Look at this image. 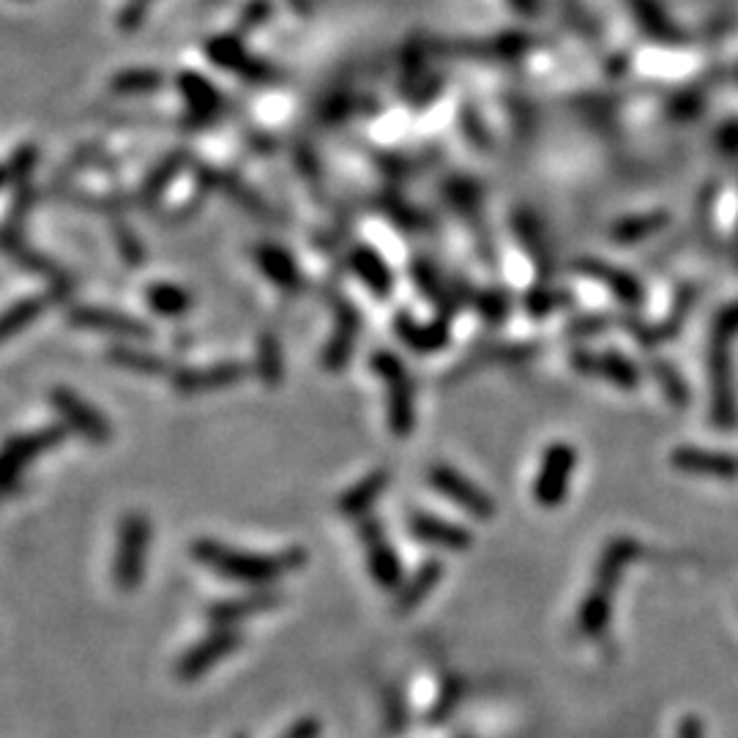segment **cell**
Instances as JSON below:
<instances>
[{
    "label": "cell",
    "instance_id": "cell-1",
    "mask_svg": "<svg viewBox=\"0 0 738 738\" xmlns=\"http://www.w3.org/2000/svg\"><path fill=\"white\" fill-rule=\"evenodd\" d=\"M192 555L200 566L211 569L224 580L241 583V586L265 588L282 580L291 572L304 569L306 553L301 547H291L282 553H246L235 547L220 545L214 539H198L192 545Z\"/></svg>",
    "mask_w": 738,
    "mask_h": 738
},
{
    "label": "cell",
    "instance_id": "cell-2",
    "mask_svg": "<svg viewBox=\"0 0 738 738\" xmlns=\"http://www.w3.org/2000/svg\"><path fill=\"white\" fill-rule=\"evenodd\" d=\"M637 555H640V545L631 536H613L605 545L594 572V586H590L580 605V613H577V629H580L583 637L596 640V637L605 635L613 616V594L621 586L624 575L635 564Z\"/></svg>",
    "mask_w": 738,
    "mask_h": 738
},
{
    "label": "cell",
    "instance_id": "cell-3",
    "mask_svg": "<svg viewBox=\"0 0 738 738\" xmlns=\"http://www.w3.org/2000/svg\"><path fill=\"white\" fill-rule=\"evenodd\" d=\"M738 334V304L719 312L711 332V351H708V364H711V418L717 427H736L738 407L734 392V336Z\"/></svg>",
    "mask_w": 738,
    "mask_h": 738
},
{
    "label": "cell",
    "instance_id": "cell-4",
    "mask_svg": "<svg viewBox=\"0 0 738 738\" xmlns=\"http://www.w3.org/2000/svg\"><path fill=\"white\" fill-rule=\"evenodd\" d=\"M148 547H151V523L143 512H129L118 525V547L112 558V580L118 590L132 594L140 588L148 566Z\"/></svg>",
    "mask_w": 738,
    "mask_h": 738
},
{
    "label": "cell",
    "instance_id": "cell-5",
    "mask_svg": "<svg viewBox=\"0 0 738 738\" xmlns=\"http://www.w3.org/2000/svg\"><path fill=\"white\" fill-rule=\"evenodd\" d=\"M372 370L386 383V405H388V427L394 438H407L416 424L413 413V383L405 364L394 353L377 351L372 356Z\"/></svg>",
    "mask_w": 738,
    "mask_h": 738
},
{
    "label": "cell",
    "instance_id": "cell-6",
    "mask_svg": "<svg viewBox=\"0 0 738 738\" xmlns=\"http://www.w3.org/2000/svg\"><path fill=\"white\" fill-rule=\"evenodd\" d=\"M577 468V448L566 441H555L545 448L539 474L534 482V501L545 509H555L566 501L572 474Z\"/></svg>",
    "mask_w": 738,
    "mask_h": 738
},
{
    "label": "cell",
    "instance_id": "cell-7",
    "mask_svg": "<svg viewBox=\"0 0 738 738\" xmlns=\"http://www.w3.org/2000/svg\"><path fill=\"white\" fill-rule=\"evenodd\" d=\"M427 482L433 484V489H438L443 498L452 501L454 506L468 512L476 519H493L495 517V501L487 493L468 479V476L459 474L452 465L435 463L427 471Z\"/></svg>",
    "mask_w": 738,
    "mask_h": 738
},
{
    "label": "cell",
    "instance_id": "cell-8",
    "mask_svg": "<svg viewBox=\"0 0 738 738\" xmlns=\"http://www.w3.org/2000/svg\"><path fill=\"white\" fill-rule=\"evenodd\" d=\"M358 534H362L364 542V555H367V566L372 580L377 583L383 590H397L403 586V558H400L397 550L388 542L386 530L377 519H362L358 525Z\"/></svg>",
    "mask_w": 738,
    "mask_h": 738
},
{
    "label": "cell",
    "instance_id": "cell-9",
    "mask_svg": "<svg viewBox=\"0 0 738 738\" xmlns=\"http://www.w3.org/2000/svg\"><path fill=\"white\" fill-rule=\"evenodd\" d=\"M241 635L235 627H214L209 637H203L200 643H194L192 648L179 659L175 665V676L181 681H198L214 665H220L222 659H228L230 654L239 651Z\"/></svg>",
    "mask_w": 738,
    "mask_h": 738
},
{
    "label": "cell",
    "instance_id": "cell-10",
    "mask_svg": "<svg viewBox=\"0 0 738 738\" xmlns=\"http://www.w3.org/2000/svg\"><path fill=\"white\" fill-rule=\"evenodd\" d=\"M63 438L61 429H39V433H28V435H17L0 448V495L9 493L17 482H20V474L39 457L44 454L47 448L55 446L58 441Z\"/></svg>",
    "mask_w": 738,
    "mask_h": 738
},
{
    "label": "cell",
    "instance_id": "cell-11",
    "mask_svg": "<svg viewBox=\"0 0 738 738\" xmlns=\"http://www.w3.org/2000/svg\"><path fill=\"white\" fill-rule=\"evenodd\" d=\"M407 530L418 545L438 547V550L448 553H465L474 545V534L468 528L446 523V519L427 515V512H413L411 519H407Z\"/></svg>",
    "mask_w": 738,
    "mask_h": 738
},
{
    "label": "cell",
    "instance_id": "cell-12",
    "mask_svg": "<svg viewBox=\"0 0 738 738\" xmlns=\"http://www.w3.org/2000/svg\"><path fill=\"white\" fill-rule=\"evenodd\" d=\"M670 465L676 471H684V474L708 476V479H719V482L738 479V457L725 452H711V448H700V446L673 448Z\"/></svg>",
    "mask_w": 738,
    "mask_h": 738
},
{
    "label": "cell",
    "instance_id": "cell-13",
    "mask_svg": "<svg viewBox=\"0 0 738 738\" xmlns=\"http://www.w3.org/2000/svg\"><path fill=\"white\" fill-rule=\"evenodd\" d=\"M52 405H55V411L61 413L63 422H67L77 435H82V438L93 443L110 441L108 418H104L97 407L88 405L85 400L77 397L74 392H69V388H55V392H52Z\"/></svg>",
    "mask_w": 738,
    "mask_h": 738
},
{
    "label": "cell",
    "instance_id": "cell-14",
    "mask_svg": "<svg viewBox=\"0 0 738 738\" xmlns=\"http://www.w3.org/2000/svg\"><path fill=\"white\" fill-rule=\"evenodd\" d=\"M282 605V594L269 588H257L246 596H233V599L214 601L209 607V621L214 627H239L246 618H255L260 613L276 610Z\"/></svg>",
    "mask_w": 738,
    "mask_h": 738
},
{
    "label": "cell",
    "instance_id": "cell-15",
    "mask_svg": "<svg viewBox=\"0 0 738 738\" xmlns=\"http://www.w3.org/2000/svg\"><path fill=\"white\" fill-rule=\"evenodd\" d=\"M572 370L583 372V375H594L601 377V381L616 383L618 388L624 392H631V388L640 383V372H637L635 364L629 358H624L621 353H590V351H575L572 353Z\"/></svg>",
    "mask_w": 738,
    "mask_h": 738
},
{
    "label": "cell",
    "instance_id": "cell-16",
    "mask_svg": "<svg viewBox=\"0 0 738 738\" xmlns=\"http://www.w3.org/2000/svg\"><path fill=\"white\" fill-rule=\"evenodd\" d=\"M205 50H209L211 61H214L216 67L228 69V72L250 77V80H255V82L274 80V69L265 67V63L257 61L255 55H250V52H246V47L241 44L239 39L220 37V39L209 41V47H205Z\"/></svg>",
    "mask_w": 738,
    "mask_h": 738
},
{
    "label": "cell",
    "instance_id": "cell-17",
    "mask_svg": "<svg viewBox=\"0 0 738 738\" xmlns=\"http://www.w3.org/2000/svg\"><path fill=\"white\" fill-rule=\"evenodd\" d=\"M358 332H362V315H358V310H353L351 304L336 306L334 334L332 340H328L326 351H323V367L332 372H340L345 367L353 356Z\"/></svg>",
    "mask_w": 738,
    "mask_h": 738
},
{
    "label": "cell",
    "instance_id": "cell-18",
    "mask_svg": "<svg viewBox=\"0 0 738 738\" xmlns=\"http://www.w3.org/2000/svg\"><path fill=\"white\" fill-rule=\"evenodd\" d=\"M72 323L80 328H91V332L129 336V340L151 336V328H148L145 323L134 321V317L123 315V312L102 310V306H77L72 312Z\"/></svg>",
    "mask_w": 738,
    "mask_h": 738
},
{
    "label": "cell",
    "instance_id": "cell-19",
    "mask_svg": "<svg viewBox=\"0 0 738 738\" xmlns=\"http://www.w3.org/2000/svg\"><path fill=\"white\" fill-rule=\"evenodd\" d=\"M443 575H446V569H443L441 560H435V558L424 560V564L418 566V569L407 577V580H403V586L394 590V613L407 616V613L416 610V607L422 605V601L427 599L435 588H438Z\"/></svg>",
    "mask_w": 738,
    "mask_h": 738
},
{
    "label": "cell",
    "instance_id": "cell-20",
    "mask_svg": "<svg viewBox=\"0 0 738 738\" xmlns=\"http://www.w3.org/2000/svg\"><path fill=\"white\" fill-rule=\"evenodd\" d=\"M577 271L590 276L594 282H601V285H605L613 295H618L624 304L637 306L643 301V285H640V282H637L631 274H627V271L616 269V265H610V263H605V260L583 257V260H577Z\"/></svg>",
    "mask_w": 738,
    "mask_h": 738
},
{
    "label": "cell",
    "instance_id": "cell-21",
    "mask_svg": "<svg viewBox=\"0 0 738 738\" xmlns=\"http://www.w3.org/2000/svg\"><path fill=\"white\" fill-rule=\"evenodd\" d=\"M244 377V367L241 364H214L205 370H186L175 377V386L184 394H203L216 392V388L230 386V383Z\"/></svg>",
    "mask_w": 738,
    "mask_h": 738
},
{
    "label": "cell",
    "instance_id": "cell-22",
    "mask_svg": "<svg viewBox=\"0 0 738 738\" xmlns=\"http://www.w3.org/2000/svg\"><path fill=\"white\" fill-rule=\"evenodd\" d=\"M670 224V214L667 211H648V214H635L624 216L610 228V241L613 244H637V241H646L651 235H657L659 230H665Z\"/></svg>",
    "mask_w": 738,
    "mask_h": 738
},
{
    "label": "cell",
    "instance_id": "cell-23",
    "mask_svg": "<svg viewBox=\"0 0 738 738\" xmlns=\"http://www.w3.org/2000/svg\"><path fill=\"white\" fill-rule=\"evenodd\" d=\"M388 487V471H372L367 479H362L358 484H353L345 495L340 498V512L347 517H362L367 515L377 498L386 493Z\"/></svg>",
    "mask_w": 738,
    "mask_h": 738
},
{
    "label": "cell",
    "instance_id": "cell-24",
    "mask_svg": "<svg viewBox=\"0 0 738 738\" xmlns=\"http://www.w3.org/2000/svg\"><path fill=\"white\" fill-rule=\"evenodd\" d=\"M351 265L372 293L381 295V299H386V295L392 293L394 287L392 269H388V265L383 263V257L377 255V252H372L370 246H356V252L351 255Z\"/></svg>",
    "mask_w": 738,
    "mask_h": 738
},
{
    "label": "cell",
    "instance_id": "cell-25",
    "mask_svg": "<svg viewBox=\"0 0 738 738\" xmlns=\"http://www.w3.org/2000/svg\"><path fill=\"white\" fill-rule=\"evenodd\" d=\"M179 91L184 93V99L189 102V108H192L194 115L200 118H214L222 112V97L220 91H216L214 85H211L209 80H203L200 74H181L179 77Z\"/></svg>",
    "mask_w": 738,
    "mask_h": 738
},
{
    "label": "cell",
    "instance_id": "cell-26",
    "mask_svg": "<svg viewBox=\"0 0 738 738\" xmlns=\"http://www.w3.org/2000/svg\"><path fill=\"white\" fill-rule=\"evenodd\" d=\"M257 263H260V269L265 271V276L274 280L280 287H287V291H299L301 287V274H299V269H295L293 257L287 255L285 250H280V246H271V244L260 246Z\"/></svg>",
    "mask_w": 738,
    "mask_h": 738
},
{
    "label": "cell",
    "instance_id": "cell-27",
    "mask_svg": "<svg viewBox=\"0 0 738 738\" xmlns=\"http://www.w3.org/2000/svg\"><path fill=\"white\" fill-rule=\"evenodd\" d=\"M515 233L519 244L525 246V252L534 257V263L539 265V269H545V263L550 260V241H547L545 228H542V222L536 220L534 211H517Z\"/></svg>",
    "mask_w": 738,
    "mask_h": 738
},
{
    "label": "cell",
    "instance_id": "cell-28",
    "mask_svg": "<svg viewBox=\"0 0 738 738\" xmlns=\"http://www.w3.org/2000/svg\"><path fill=\"white\" fill-rule=\"evenodd\" d=\"M397 334L413 351H438L448 336V321H435L433 326H418L411 317H397Z\"/></svg>",
    "mask_w": 738,
    "mask_h": 738
},
{
    "label": "cell",
    "instance_id": "cell-29",
    "mask_svg": "<svg viewBox=\"0 0 738 738\" xmlns=\"http://www.w3.org/2000/svg\"><path fill=\"white\" fill-rule=\"evenodd\" d=\"M41 310H44V299L33 295V299H22L6 312H0V345H3L6 340H11L14 334H20L22 328L31 326L41 315Z\"/></svg>",
    "mask_w": 738,
    "mask_h": 738
},
{
    "label": "cell",
    "instance_id": "cell-30",
    "mask_svg": "<svg viewBox=\"0 0 738 738\" xmlns=\"http://www.w3.org/2000/svg\"><path fill=\"white\" fill-rule=\"evenodd\" d=\"M635 14L637 22L646 28L648 37H654V41H665V44H681V33L665 20V14H659L657 6L651 0H635Z\"/></svg>",
    "mask_w": 738,
    "mask_h": 738
},
{
    "label": "cell",
    "instance_id": "cell-31",
    "mask_svg": "<svg viewBox=\"0 0 738 738\" xmlns=\"http://www.w3.org/2000/svg\"><path fill=\"white\" fill-rule=\"evenodd\" d=\"M148 304H151V310L159 312V315L179 317L184 315L192 301H189V293L181 291L179 285H168V282H162V285L148 287Z\"/></svg>",
    "mask_w": 738,
    "mask_h": 738
},
{
    "label": "cell",
    "instance_id": "cell-32",
    "mask_svg": "<svg viewBox=\"0 0 738 738\" xmlns=\"http://www.w3.org/2000/svg\"><path fill=\"white\" fill-rule=\"evenodd\" d=\"M156 88H162V74L153 72V69H127V72L112 77V91L127 93V97L151 93Z\"/></svg>",
    "mask_w": 738,
    "mask_h": 738
},
{
    "label": "cell",
    "instance_id": "cell-33",
    "mask_svg": "<svg viewBox=\"0 0 738 738\" xmlns=\"http://www.w3.org/2000/svg\"><path fill=\"white\" fill-rule=\"evenodd\" d=\"M110 358L115 364H121L123 370L140 372V375H159V372H164L162 358L148 351H140V347H115V351L110 353Z\"/></svg>",
    "mask_w": 738,
    "mask_h": 738
},
{
    "label": "cell",
    "instance_id": "cell-34",
    "mask_svg": "<svg viewBox=\"0 0 738 738\" xmlns=\"http://www.w3.org/2000/svg\"><path fill=\"white\" fill-rule=\"evenodd\" d=\"M257 372L263 375L265 383H280L282 377V347L276 342L274 334H263L260 336L257 345Z\"/></svg>",
    "mask_w": 738,
    "mask_h": 738
},
{
    "label": "cell",
    "instance_id": "cell-35",
    "mask_svg": "<svg viewBox=\"0 0 738 738\" xmlns=\"http://www.w3.org/2000/svg\"><path fill=\"white\" fill-rule=\"evenodd\" d=\"M465 698V684L459 681L457 676L446 678V684H443L438 700H435L433 711H429V725H438L443 719L452 717L454 711H457V706L463 702Z\"/></svg>",
    "mask_w": 738,
    "mask_h": 738
},
{
    "label": "cell",
    "instance_id": "cell-36",
    "mask_svg": "<svg viewBox=\"0 0 738 738\" xmlns=\"http://www.w3.org/2000/svg\"><path fill=\"white\" fill-rule=\"evenodd\" d=\"M651 372L654 377L659 381V386L665 388L667 400H670L673 405H687L689 403V392H687V383H684V377L678 375L676 367L667 362H654L651 364Z\"/></svg>",
    "mask_w": 738,
    "mask_h": 738
},
{
    "label": "cell",
    "instance_id": "cell-37",
    "mask_svg": "<svg viewBox=\"0 0 738 738\" xmlns=\"http://www.w3.org/2000/svg\"><path fill=\"white\" fill-rule=\"evenodd\" d=\"M566 304H569V295L564 291H553V287H536V291L525 295V310L536 317L550 315V312L560 310V306Z\"/></svg>",
    "mask_w": 738,
    "mask_h": 738
},
{
    "label": "cell",
    "instance_id": "cell-38",
    "mask_svg": "<svg viewBox=\"0 0 738 738\" xmlns=\"http://www.w3.org/2000/svg\"><path fill=\"white\" fill-rule=\"evenodd\" d=\"M181 164H184V153H173V156H168L162 162V168H156V173L151 175V179L145 181V200H153L159 198V194L164 192V186L170 184V181L179 175Z\"/></svg>",
    "mask_w": 738,
    "mask_h": 738
},
{
    "label": "cell",
    "instance_id": "cell-39",
    "mask_svg": "<svg viewBox=\"0 0 738 738\" xmlns=\"http://www.w3.org/2000/svg\"><path fill=\"white\" fill-rule=\"evenodd\" d=\"M383 714H386V728L392 730V734H403L407 728V708L397 689H388V692L383 695Z\"/></svg>",
    "mask_w": 738,
    "mask_h": 738
},
{
    "label": "cell",
    "instance_id": "cell-40",
    "mask_svg": "<svg viewBox=\"0 0 738 738\" xmlns=\"http://www.w3.org/2000/svg\"><path fill=\"white\" fill-rule=\"evenodd\" d=\"M479 310L487 317H493V321H501V317L506 315V310H509V301H506L504 293L489 291L487 295H484V301H479Z\"/></svg>",
    "mask_w": 738,
    "mask_h": 738
},
{
    "label": "cell",
    "instance_id": "cell-41",
    "mask_svg": "<svg viewBox=\"0 0 738 738\" xmlns=\"http://www.w3.org/2000/svg\"><path fill=\"white\" fill-rule=\"evenodd\" d=\"M317 736H321V722H317L315 717H304L299 719L293 728H287L280 738H317Z\"/></svg>",
    "mask_w": 738,
    "mask_h": 738
},
{
    "label": "cell",
    "instance_id": "cell-42",
    "mask_svg": "<svg viewBox=\"0 0 738 738\" xmlns=\"http://www.w3.org/2000/svg\"><path fill=\"white\" fill-rule=\"evenodd\" d=\"M676 738H706V725H702L698 714H687V717H681Z\"/></svg>",
    "mask_w": 738,
    "mask_h": 738
},
{
    "label": "cell",
    "instance_id": "cell-43",
    "mask_svg": "<svg viewBox=\"0 0 738 738\" xmlns=\"http://www.w3.org/2000/svg\"><path fill=\"white\" fill-rule=\"evenodd\" d=\"M14 170L17 168H11V164H0V186H3L11 175H14Z\"/></svg>",
    "mask_w": 738,
    "mask_h": 738
}]
</instances>
